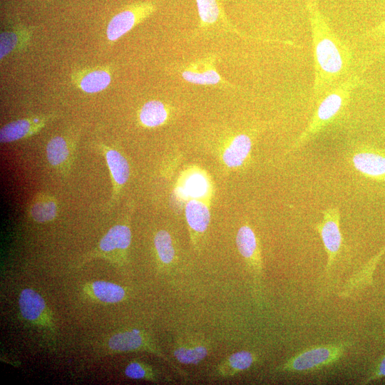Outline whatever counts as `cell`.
<instances>
[{
	"label": "cell",
	"instance_id": "cell-1",
	"mask_svg": "<svg viewBox=\"0 0 385 385\" xmlns=\"http://www.w3.org/2000/svg\"><path fill=\"white\" fill-rule=\"evenodd\" d=\"M314 90L320 96L347 71V51L326 26H314Z\"/></svg>",
	"mask_w": 385,
	"mask_h": 385
},
{
	"label": "cell",
	"instance_id": "cell-2",
	"mask_svg": "<svg viewBox=\"0 0 385 385\" xmlns=\"http://www.w3.org/2000/svg\"><path fill=\"white\" fill-rule=\"evenodd\" d=\"M356 82L354 78L349 79L325 94L309 125L294 142L292 147L294 150L311 140L336 118L346 106L350 91Z\"/></svg>",
	"mask_w": 385,
	"mask_h": 385
},
{
	"label": "cell",
	"instance_id": "cell-3",
	"mask_svg": "<svg viewBox=\"0 0 385 385\" xmlns=\"http://www.w3.org/2000/svg\"><path fill=\"white\" fill-rule=\"evenodd\" d=\"M349 343L340 342L307 348L279 365L276 371L302 373L323 369L339 361Z\"/></svg>",
	"mask_w": 385,
	"mask_h": 385
},
{
	"label": "cell",
	"instance_id": "cell-4",
	"mask_svg": "<svg viewBox=\"0 0 385 385\" xmlns=\"http://www.w3.org/2000/svg\"><path fill=\"white\" fill-rule=\"evenodd\" d=\"M322 220L314 225V230L319 234L327 255L325 273L330 272L343 243L340 230V212L337 207H328L322 212Z\"/></svg>",
	"mask_w": 385,
	"mask_h": 385
},
{
	"label": "cell",
	"instance_id": "cell-5",
	"mask_svg": "<svg viewBox=\"0 0 385 385\" xmlns=\"http://www.w3.org/2000/svg\"><path fill=\"white\" fill-rule=\"evenodd\" d=\"M156 9L151 1L138 2L115 14L109 21L106 36L114 41L130 31L135 26L150 16Z\"/></svg>",
	"mask_w": 385,
	"mask_h": 385
},
{
	"label": "cell",
	"instance_id": "cell-6",
	"mask_svg": "<svg viewBox=\"0 0 385 385\" xmlns=\"http://www.w3.org/2000/svg\"><path fill=\"white\" fill-rule=\"evenodd\" d=\"M108 347L115 352L145 351L170 362L151 338L145 332L138 329L118 332L113 335L108 341Z\"/></svg>",
	"mask_w": 385,
	"mask_h": 385
},
{
	"label": "cell",
	"instance_id": "cell-7",
	"mask_svg": "<svg viewBox=\"0 0 385 385\" xmlns=\"http://www.w3.org/2000/svg\"><path fill=\"white\" fill-rule=\"evenodd\" d=\"M354 168L372 180L385 182V151L371 146L356 150L351 158Z\"/></svg>",
	"mask_w": 385,
	"mask_h": 385
},
{
	"label": "cell",
	"instance_id": "cell-8",
	"mask_svg": "<svg viewBox=\"0 0 385 385\" xmlns=\"http://www.w3.org/2000/svg\"><path fill=\"white\" fill-rule=\"evenodd\" d=\"M22 317L33 324L53 329V322L43 298L35 290L24 289L19 298Z\"/></svg>",
	"mask_w": 385,
	"mask_h": 385
},
{
	"label": "cell",
	"instance_id": "cell-9",
	"mask_svg": "<svg viewBox=\"0 0 385 385\" xmlns=\"http://www.w3.org/2000/svg\"><path fill=\"white\" fill-rule=\"evenodd\" d=\"M53 118V115H44L11 121L1 128L0 140L1 143H11L33 135Z\"/></svg>",
	"mask_w": 385,
	"mask_h": 385
},
{
	"label": "cell",
	"instance_id": "cell-10",
	"mask_svg": "<svg viewBox=\"0 0 385 385\" xmlns=\"http://www.w3.org/2000/svg\"><path fill=\"white\" fill-rule=\"evenodd\" d=\"M99 148L104 155L112 178L113 193L108 203V207L111 208L121 188L128 180L130 169L126 159L118 150L105 145H99Z\"/></svg>",
	"mask_w": 385,
	"mask_h": 385
},
{
	"label": "cell",
	"instance_id": "cell-11",
	"mask_svg": "<svg viewBox=\"0 0 385 385\" xmlns=\"http://www.w3.org/2000/svg\"><path fill=\"white\" fill-rule=\"evenodd\" d=\"M215 58H207L190 63L182 73V78L193 84L217 85L225 83L215 66Z\"/></svg>",
	"mask_w": 385,
	"mask_h": 385
},
{
	"label": "cell",
	"instance_id": "cell-12",
	"mask_svg": "<svg viewBox=\"0 0 385 385\" xmlns=\"http://www.w3.org/2000/svg\"><path fill=\"white\" fill-rule=\"evenodd\" d=\"M237 248L252 267L255 280L260 282L262 277V262L256 235L248 226H242L237 232Z\"/></svg>",
	"mask_w": 385,
	"mask_h": 385
},
{
	"label": "cell",
	"instance_id": "cell-13",
	"mask_svg": "<svg viewBox=\"0 0 385 385\" xmlns=\"http://www.w3.org/2000/svg\"><path fill=\"white\" fill-rule=\"evenodd\" d=\"M130 227L124 224L115 225L101 238L91 255H105L115 251H124L130 246Z\"/></svg>",
	"mask_w": 385,
	"mask_h": 385
},
{
	"label": "cell",
	"instance_id": "cell-14",
	"mask_svg": "<svg viewBox=\"0 0 385 385\" xmlns=\"http://www.w3.org/2000/svg\"><path fill=\"white\" fill-rule=\"evenodd\" d=\"M73 153V145L63 136L53 137L46 145V154L48 163L64 173L70 168Z\"/></svg>",
	"mask_w": 385,
	"mask_h": 385
},
{
	"label": "cell",
	"instance_id": "cell-15",
	"mask_svg": "<svg viewBox=\"0 0 385 385\" xmlns=\"http://www.w3.org/2000/svg\"><path fill=\"white\" fill-rule=\"evenodd\" d=\"M209 346L203 340L188 338L180 340L175 346L173 354L183 364H198L208 354Z\"/></svg>",
	"mask_w": 385,
	"mask_h": 385
},
{
	"label": "cell",
	"instance_id": "cell-16",
	"mask_svg": "<svg viewBox=\"0 0 385 385\" xmlns=\"http://www.w3.org/2000/svg\"><path fill=\"white\" fill-rule=\"evenodd\" d=\"M86 292L95 299L106 303H117L125 297L121 286L106 281H95L86 285Z\"/></svg>",
	"mask_w": 385,
	"mask_h": 385
},
{
	"label": "cell",
	"instance_id": "cell-17",
	"mask_svg": "<svg viewBox=\"0 0 385 385\" xmlns=\"http://www.w3.org/2000/svg\"><path fill=\"white\" fill-rule=\"evenodd\" d=\"M257 361V356L248 351H240L229 356L217 366V372L222 376H230L250 368Z\"/></svg>",
	"mask_w": 385,
	"mask_h": 385
},
{
	"label": "cell",
	"instance_id": "cell-18",
	"mask_svg": "<svg viewBox=\"0 0 385 385\" xmlns=\"http://www.w3.org/2000/svg\"><path fill=\"white\" fill-rule=\"evenodd\" d=\"M58 206L56 200L51 195L41 194L31 202L29 212L31 218L37 222L52 221L57 215Z\"/></svg>",
	"mask_w": 385,
	"mask_h": 385
},
{
	"label": "cell",
	"instance_id": "cell-19",
	"mask_svg": "<svg viewBox=\"0 0 385 385\" xmlns=\"http://www.w3.org/2000/svg\"><path fill=\"white\" fill-rule=\"evenodd\" d=\"M252 148L250 138L245 134L237 135L225 150L223 160L229 167H237L242 164Z\"/></svg>",
	"mask_w": 385,
	"mask_h": 385
},
{
	"label": "cell",
	"instance_id": "cell-20",
	"mask_svg": "<svg viewBox=\"0 0 385 385\" xmlns=\"http://www.w3.org/2000/svg\"><path fill=\"white\" fill-rule=\"evenodd\" d=\"M195 1L201 27H208L220 21L227 24V18L218 0H195Z\"/></svg>",
	"mask_w": 385,
	"mask_h": 385
},
{
	"label": "cell",
	"instance_id": "cell-21",
	"mask_svg": "<svg viewBox=\"0 0 385 385\" xmlns=\"http://www.w3.org/2000/svg\"><path fill=\"white\" fill-rule=\"evenodd\" d=\"M31 36L26 29L4 31L0 36V58L2 60L10 53L24 47Z\"/></svg>",
	"mask_w": 385,
	"mask_h": 385
},
{
	"label": "cell",
	"instance_id": "cell-22",
	"mask_svg": "<svg viewBox=\"0 0 385 385\" xmlns=\"http://www.w3.org/2000/svg\"><path fill=\"white\" fill-rule=\"evenodd\" d=\"M168 118V111L165 105L156 100L145 103L141 108L139 118L146 127H156L162 125Z\"/></svg>",
	"mask_w": 385,
	"mask_h": 385
},
{
	"label": "cell",
	"instance_id": "cell-23",
	"mask_svg": "<svg viewBox=\"0 0 385 385\" xmlns=\"http://www.w3.org/2000/svg\"><path fill=\"white\" fill-rule=\"evenodd\" d=\"M185 215L188 225L195 231L204 232L210 222V212L207 207L201 202L190 201L185 207Z\"/></svg>",
	"mask_w": 385,
	"mask_h": 385
},
{
	"label": "cell",
	"instance_id": "cell-24",
	"mask_svg": "<svg viewBox=\"0 0 385 385\" xmlns=\"http://www.w3.org/2000/svg\"><path fill=\"white\" fill-rule=\"evenodd\" d=\"M111 74L106 70L97 69L88 71L79 81V87L88 93L100 92L111 83Z\"/></svg>",
	"mask_w": 385,
	"mask_h": 385
},
{
	"label": "cell",
	"instance_id": "cell-25",
	"mask_svg": "<svg viewBox=\"0 0 385 385\" xmlns=\"http://www.w3.org/2000/svg\"><path fill=\"white\" fill-rule=\"evenodd\" d=\"M385 252V247L374 257L360 271L351 277L348 283L354 289H359L372 282V274L378 260Z\"/></svg>",
	"mask_w": 385,
	"mask_h": 385
},
{
	"label": "cell",
	"instance_id": "cell-26",
	"mask_svg": "<svg viewBox=\"0 0 385 385\" xmlns=\"http://www.w3.org/2000/svg\"><path fill=\"white\" fill-rule=\"evenodd\" d=\"M127 377L133 379H145L158 381L160 379V373L150 365L139 361H132L125 369Z\"/></svg>",
	"mask_w": 385,
	"mask_h": 385
},
{
	"label": "cell",
	"instance_id": "cell-27",
	"mask_svg": "<svg viewBox=\"0 0 385 385\" xmlns=\"http://www.w3.org/2000/svg\"><path fill=\"white\" fill-rule=\"evenodd\" d=\"M154 245L160 261L168 265L172 262L175 250L170 234L165 230L158 231L154 238Z\"/></svg>",
	"mask_w": 385,
	"mask_h": 385
},
{
	"label": "cell",
	"instance_id": "cell-28",
	"mask_svg": "<svg viewBox=\"0 0 385 385\" xmlns=\"http://www.w3.org/2000/svg\"><path fill=\"white\" fill-rule=\"evenodd\" d=\"M185 187L187 195L192 197H200L206 193L207 182L203 175L195 173L188 177Z\"/></svg>",
	"mask_w": 385,
	"mask_h": 385
},
{
	"label": "cell",
	"instance_id": "cell-29",
	"mask_svg": "<svg viewBox=\"0 0 385 385\" xmlns=\"http://www.w3.org/2000/svg\"><path fill=\"white\" fill-rule=\"evenodd\" d=\"M382 377H385V355L379 361L376 366L367 379L362 381V384H367Z\"/></svg>",
	"mask_w": 385,
	"mask_h": 385
},
{
	"label": "cell",
	"instance_id": "cell-30",
	"mask_svg": "<svg viewBox=\"0 0 385 385\" xmlns=\"http://www.w3.org/2000/svg\"><path fill=\"white\" fill-rule=\"evenodd\" d=\"M371 34L377 37L385 38V21L374 29L371 31Z\"/></svg>",
	"mask_w": 385,
	"mask_h": 385
}]
</instances>
